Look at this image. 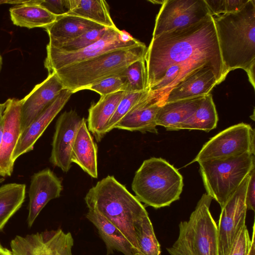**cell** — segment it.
Listing matches in <instances>:
<instances>
[{"instance_id": "obj_1", "label": "cell", "mask_w": 255, "mask_h": 255, "mask_svg": "<svg viewBox=\"0 0 255 255\" xmlns=\"http://www.w3.org/2000/svg\"><path fill=\"white\" fill-rule=\"evenodd\" d=\"M149 90L171 66L191 62L212 64L226 74L213 16L152 38L145 55Z\"/></svg>"}, {"instance_id": "obj_2", "label": "cell", "mask_w": 255, "mask_h": 255, "mask_svg": "<svg viewBox=\"0 0 255 255\" xmlns=\"http://www.w3.org/2000/svg\"><path fill=\"white\" fill-rule=\"evenodd\" d=\"M226 74L244 69L255 85V0L233 13L213 16Z\"/></svg>"}, {"instance_id": "obj_3", "label": "cell", "mask_w": 255, "mask_h": 255, "mask_svg": "<svg viewBox=\"0 0 255 255\" xmlns=\"http://www.w3.org/2000/svg\"><path fill=\"white\" fill-rule=\"evenodd\" d=\"M85 201L89 209L98 211L120 231L133 255H137L135 225L148 213L135 196L114 176L108 175L89 190Z\"/></svg>"}, {"instance_id": "obj_4", "label": "cell", "mask_w": 255, "mask_h": 255, "mask_svg": "<svg viewBox=\"0 0 255 255\" xmlns=\"http://www.w3.org/2000/svg\"><path fill=\"white\" fill-rule=\"evenodd\" d=\"M147 47L143 43L126 49L110 51L93 58L55 70L64 89L75 93L87 89L104 79L124 75L128 65L145 58Z\"/></svg>"}, {"instance_id": "obj_5", "label": "cell", "mask_w": 255, "mask_h": 255, "mask_svg": "<svg viewBox=\"0 0 255 255\" xmlns=\"http://www.w3.org/2000/svg\"><path fill=\"white\" fill-rule=\"evenodd\" d=\"M183 185L176 168L162 158L151 157L135 172L131 188L140 202L158 209L179 199Z\"/></svg>"}, {"instance_id": "obj_6", "label": "cell", "mask_w": 255, "mask_h": 255, "mask_svg": "<svg viewBox=\"0 0 255 255\" xmlns=\"http://www.w3.org/2000/svg\"><path fill=\"white\" fill-rule=\"evenodd\" d=\"M213 198L204 193L187 221L179 224V235L166 248L170 255H219L217 224L210 211Z\"/></svg>"}, {"instance_id": "obj_7", "label": "cell", "mask_w": 255, "mask_h": 255, "mask_svg": "<svg viewBox=\"0 0 255 255\" xmlns=\"http://www.w3.org/2000/svg\"><path fill=\"white\" fill-rule=\"evenodd\" d=\"M207 193L222 207L255 167V154L245 153L198 162Z\"/></svg>"}, {"instance_id": "obj_8", "label": "cell", "mask_w": 255, "mask_h": 255, "mask_svg": "<svg viewBox=\"0 0 255 255\" xmlns=\"http://www.w3.org/2000/svg\"><path fill=\"white\" fill-rule=\"evenodd\" d=\"M141 43L126 31L120 30L117 27L108 28L99 40L78 50L66 51L47 44L44 67L50 74L65 66L93 58L100 54L110 51L132 47Z\"/></svg>"}, {"instance_id": "obj_9", "label": "cell", "mask_w": 255, "mask_h": 255, "mask_svg": "<svg viewBox=\"0 0 255 255\" xmlns=\"http://www.w3.org/2000/svg\"><path fill=\"white\" fill-rule=\"evenodd\" d=\"M255 145L254 129L249 124L240 123L225 129L210 138L188 164L245 153L255 154Z\"/></svg>"}, {"instance_id": "obj_10", "label": "cell", "mask_w": 255, "mask_h": 255, "mask_svg": "<svg viewBox=\"0 0 255 255\" xmlns=\"http://www.w3.org/2000/svg\"><path fill=\"white\" fill-rule=\"evenodd\" d=\"M209 15L205 0H164L155 19L152 38L197 23Z\"/></svg>"}, {"instance_id": "obj_11", "label": "cell", "mask_w": 255, "mask_h": 255, "mask_svg": "<svg viewBox=\"0 0 255 255\" xmlns=\"http://www.w3.org/2000/svg\"><path fill=\"white\" fill-rule=\"evenodd\" d=\"M249 176L250 174L221 207L217 225L219 255H229L238 234L246 225L245 198Z\"/></svg>"}, {"instance_id": "obj_12", "label": "cell", "mask_w": 255, "mask_h": 255, "mask_svg": "<svg viewBox=\"0 0 255 255\" xmlns=\"http://www.w3.org/2000/svg\"><path fill=\"white\" fill-rule=\"evenodd\" d=\"M13 255H72L74 239L62 230L16 236L10 242Z\"/></svg>"}, {"instance_id": "obj_13", "label": "cell", "mask_w": 255, "mask_h": 255, "mask_svg": "<svg viewBox=\"0 0 255 255\" xmlns=\"http://www.w3.org/2000/svg\"><path fill=\"white\" fill-rule=\"evenodd\" d=\"M83 119L71 110L63 112L57 120L49 160L64 172L71 168L72 149Z\"/></svg>"}, {"instance_id": "obj_14", "label": "cell", "mask_w": 255, "mask_h": 255, "mask_svg": "<svg viewBox=\"0 0 255 255\" xmlns=\"http://www.w3.org/2000/svg\"><path fill=\"white\" fill-rule=\"evenodd\" d=\"M64 89L56 74L52 72L21 99V133L53 102Z\"/></svg>"}, {"instance_id": "obj_15", "label": "cell", "mask_w": 255, "mask_h": 255, "mask_svg": "<svg viewBox=\"0 0 255 255\" xmlns=\"http://www.w3.org/2000/svg\"><path fill=\"white\" fill-rule=\"evenodd\" d=\"M222 81L220 75L212 66L204 65L192 71L177 83L165 97L161 105L205 96Z\"/></svg>"}, {"instance_id": "obj_16", "label": "cell", "mask_w": 255, "mask_h": 255, "mask_svg": "<svg viewBox=\"0 0 255 255\" xmlns=\"http://www.w3.org/2000/svg\"><path fill=\"white\" fill-rule=\"evenodd\" d=\"M2 115L3 132L0 147V176H10L14 163L12 154L21 134V100L8 99Z\"/></svg>"}, {"instance_id": "obj_17", "label": "cell", "mask_w": 255, "mask_h": 255, "mask_svg": "<svg viewBox=\"0 0 255 255\" xmlns=\"http://www.w3.org/2000/svg\"><path fill=\"white\" fill-rule=\"evenodd\" d=\"M62 189L61 179L49 168L44 169L32 175L28 191L27 223L29 228L48 202L60 197Z\"/></svg>"}, {"instance_id": "obj_18", "label": "cell", "mask_w": 255, "mask_h": 255, "mask_svg": "<svg viewBox=\"0 0 255 255\" xmlns=\"http://www.w3.org/2000/svg\"><path fill=\"white\" fill-rule=\"evenodd\" d=\"M73 94L64 89L53 102L20 134L12 154L13 162L22 154L32 150L37 139L63 108Z\"/></svg>"}, {"instance_id": "obj_19", "label": "cell", "mask_w": 255, "mask_h": 255, "mask_svg": "<svg viewBox=\"0 0 255 255\" xmlns=\"http://www.w3.org/2000/svg\"><path fill=\"white\" fill-rule=\"evenodd\" d=\"M97 146L83 118L72 149L71 160L94 178H97Z\"/></svg>"}, {"instance_id": "obj_20", "label": "cell", "mask_w": 255, "mask_h": 255, "mask_svg": "<svg viewBox=\"0 0 255 255\" xmlns=\"http://www.w3.org/2000/svg\"><path fill=\"white\" fill-rule=\"evenodd\" d=\"M103 27L94 22L72 15L57 16L51 24L45 27L49 38L48 45H56L74 38L89 30Z\"/></svg>"}, {"instance_id": "obj_21", "label": "cell", "mask_w": 255, "mask_h": 255, "mask_svg": "<svg viewBox=\"0 0 255 255\" xmlns=\"http://www.w3.org/2000/svg\"><path fill=\"white\" fill-rule=\"evenodd\" d=\"M148 95L134 106L115 128L157 133L155 118L160 106L149 100Z\"/></svg>"}, {"instance_id": "obj_22", "label": "cell", "mask_w": 255, "mask_h": 255, "mask_svg": "<svg viewBox=\"0 0 255 255\" xmlns=\"http://www.w3.org/2000/svg\"><path fill=\"white\" fill-rule=\"evenodd\" d=\"M126 93V92L120 91L101 96L98 102L89 108L87 127L97 141H100L106 134L107 124Z\"/></svg>"}, {"instance_id": "obj_23", "label": "cell", "mask_w": 255, "mask_h": 255, "mask_svg": "<svg viewBox=\"0 0 255 255\" xmlns=\"http://www.w3.org/2000/svg\"><path fill=\"white\" fill-rule=\"evenodd\" d=\"M17 5L9 8L10 19L14 25L29 29L45 27L55 21L56 16L33 0H15Z\"/></svg>"}, {"instance_id": "obj_24", "label": "cell", "mask_w": 255, "mask_h": 255, "mask_svg": "<svg viewBox=\"0 0 255 255\" xmlns=\"http://www.w3.org/2000/svg\"><path fill=\"white\" fill-rule=\"evenodd\" d=\"M204 97L162 105L156 115L157 126L163 127L168 130H178L180 125L194 113Z\"/></svg>"}, {"instance_id": "obj_25", "label": "cell", "mask_w": 255, "mask_h": 255, "mask_svg": "<svg viewBox=\"0 0 255 255\" xmlns=\"http://www.w3.org/2000/svg\"><path fill=\"white\" fill-rule=\"evenodd\" d=\"M87 219L97 228L104 242L107 255L116 250L124 255H133L132 247L120 231L98 211L89 209Z\"/></svg>"}, {"instance_id": "obj_26", "label": "cell", "mask_w": 255, "mask_h": 255, "mask_svg": "<svg viewBox=\"0 0 255 255\" xmlns=\"http://www.w3.org/2000/svg\"><path fill=\"white\" fill-rule=\"evenodd\" d=\"M69 15L77 16L107 28L117 27L110 13L109 6L104 0H70Z\"/></svg>"}, {"instance_id": "obj_27", "label": "cell", "mask_w": 255, "mask_h": 255, "mask_svg": "<svg viewBox=\"0 0 255 255\" xmlns=\"http://www.w3.org/2000/svg\"><path fill=\"white\" fill-rule=\"evenodd\" d=\"M218 114L210 94L205 96L194 113L182 123L178 130H201L209 131L216 128Z\"/></svg>"}, {"instance_id": "obj_28", "label": "cell", "mask_w": 255, "mask_h": 255, "mask_svg": "<svg viewBox=\"0 0 255 255\" xmlns=\"http://www.w3.org/2000/svg\"><path fill=\"white\" fill-rule=\"evenodd\" d=\"M24 184L11 183L0 187V231L20 208L25 197Z\"/></svg>"}, {"instance_id": "obj_29", "label": "cell", "mask_w": 255, "mask_h": 255, "mask_svg": "<svg viewBox=\"0 0 255 255\" xmlns=\"http://www.w3.org/2000/svg\"><path fill=\"white\" fill-rule=\"evenodd\" d=\"M135 231L139 248L137 255H161L160 245L148 214L137 222Z\"/></svg>"}, {"instance_id": "obj_30", "label": "cell", "mask_w": 255, "mask_h": 255, "mask_svg": "<svg viewBox=\"0 0 255 255\" xmlns=\"http://www.w3.org/2000/svg\"><path fill=\"white\" fill-rule=\"evenodd\" d=\"M125 76L126 92H140L149 90L145 58L136 60L127 68Z\"/></svg>"}, {"instance_id": "obj_31", "label": "cell", "mask_w": 255, "mask_h": 255, "mask_svg": "<svg viewBox=\"0 0 255 255\" xmlns=\"http://www.w3.org/2000/svg\"><path fill=\"white\" fill-rule=\"evenodd\" d=\"M149 94V90L140 92H126L109 121L106 128V133L114 128L116 125L141 100Z\"/></svg>"}, {"instance_id": "obj_32", "label": "cell", "mask_w": 255, "mask_h": 255, "mask_svg": "<svg viewBox=\"0 0 255 255\" xmlns=\"http://www.w3.org/2000/svg\"><path fill=\"white\" fill-rule=\"evenodd\" d=\"M107 28L103 26L89 30L74 38L59 43L53 47L66 51L81 49L99 40L104 35Z\"/></svg>"}, {"instance_id": "obj_33", "label": "cell", "mask_w": 255, "mask_h": 255, "mask_svg": "<svg viewBox=\"0 0 255 255\" xmlns=\"http://www.w3.org/2000/svg\"><path fill=\"white\" fill-rule=\"evenodd\" d=\"M125 74L107 77L91 86L87 89L98 93L101 96L124 91L126 84Z\"/></svg>"}, {"instance_id": "obj_34", "label": "cell", "mask_w": 255, "mask_h": 255, "mask_svg": "<svg viewBox=\"0 0 255 255\" xmlns=\"http://www.w3.org/2000/svg\"><path fill=\"white\" fill-rule=\"evenodd\" d=\"M249 0H205L212 16L233 13L242 9Z\"/></svg>"}, {"instance_id": "obj_35", "label": "cell", "mask_w": 255, "mask_h": 255, "mask_svg": "<svg viewBox=\"0 0 255 255\" xmlns=\"http://www.w3.org/2000/svg\"><path fill=\"white\" fill-rule=\"evenodd\" d=\"M252 243L249 233L246 225L243 226L231 248L228 255H248Z\"/></svg>"}, {"instance_id": "obj_36", "label": "cell", "mask_w": 255, "mask_h": 255, "mask_svg": "<svg viewBox=\"0 0 255 255\" xmlns=\"http://www.w3.org/2000/svg\"><path fill=\"white\" fill-rule=\"evenodd\" d=\"M33 2L56 16L68 14L70 11V0H33Z\"/></svg>"}, {"instance_id": "obj_37", "label": "cell", "mask_w": 255, "mask_h": 255, "mask_svg": "<svg viewBox=\"0 0 255 255\" xmlns=\"http://www.w3.org/2000/svg\"><path fill=\"white\" fill-rule=\"evenodd\" d=\"M246 205L248 210L255 211V168L250 173L249 179L247 187L245 198Z\"/></svg>"}, {"instance_id": "obj_38", "label": "cell", "mask_w": 255, "mask_h": 255, "mask_svg": "<svg viewBox=\"0 0 255 255\" xmlns=\"http://www.w3.org/2000/svg\"><path fill=\"white\" fill-rule=\"evenodd\" d=\"M0 255H13L11 251L4 247L0 243Z\"/></svg>"}, {"instance_id": "obj_39", "label": "cell", "mask_w": 255, "mask_h": 255, "mask_svg": "<svg viewBox=\"0 0 255 255\" xmlns=\"http://www.w3.org/2000/svg\"><path fill=\"white\" fill-rule=\"evenodd\" d=\"M3 118L2 116L0 117V147L1 142V139H2V132H3Z\"/></svg>"}, {"instance_id": "obj_40", "label": "cell", "mask_w": 255, "mask_h": 255, "mask_svg": "<svg viewBox=\"0 0 255 255\" xmlns=\"http://www.w3.org/2000/svg\"><path fill=\"white\" fill-rule=\"evenodd\" d=\"M6 106V102L0 104V117L3 115Z\"/></svg>"}, {"instance_id": "obj_41", "label": "cell", "mask_w": 255, "mask_h": 255, "mask_svg": "<svg viewBox=\"0 0 255 255\" xmlns=\"http://www.w3.org/2000/svg\"><path fill=\"white\" fill-rule=\"evenodd\" d=\"M2 65V58L0 54V72L1 70Z\"/></svg>"}, {"instance_id": "obj_42", "label": "cell", "mask_w": 255, "mask_h": 255, "mask_svg": "<svg viewBox=\"0 0 255 255\" xmlns=\"http://www.w3.org/2000/svg\"><path fill=\"white\" fill-rule=\"evenodd\" d=\"M9 0H0V5L3 3H8Z\"/></svg>"}, {"instance_id": "obj_43", "label": "cell", "mask_w": 255, "mask_h": 255, "mask_svg": "<svg viewBox=\"0 0 255 255\" xmlns=\"http://www.w3.org/2000/svg\"><path fill=\"white\" fill-rule=\"evenodd\" d=\"M248 255H255V252L253 250H251L249 251Z\"/></svg>"}, {"instance_id": "obj_44", "label": "cell", "mask_w": 255, "mask_h": 255, "mask_svg": "<svg viewBox=\"0 0 255 255\" xmlns=\"http://www.w3.org/2000/svg\"><path fill=\"white\" fill-rule=\"evenodd\" d=\"M4 181V178L2 177H0V183H2Z\"/></svg>"}]
</instances>
